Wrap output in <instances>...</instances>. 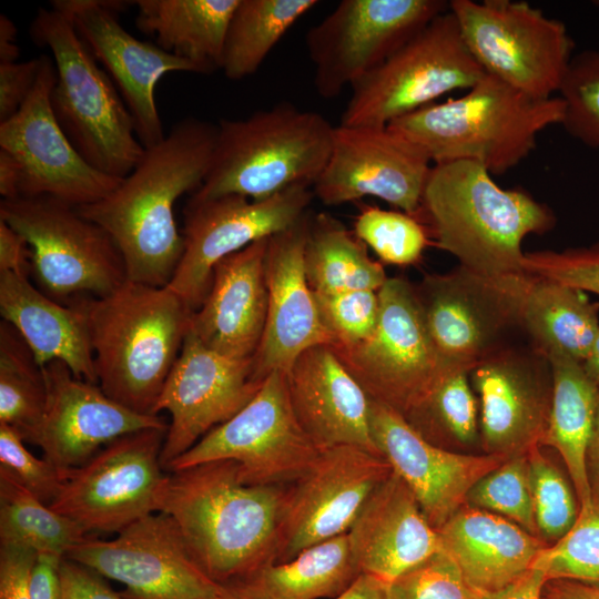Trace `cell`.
Returning a JSON list of instances; mask_svg holds the SVG:
<instances>
[{
  "label": "cell",
  "instance_id": "45",
  "mask_svg": "<svg viewBox=\"0 0 599 599\" xmlns=\"http://www.w3.org/2000/svg\"><path fill=\"white\" fill-rule=\"evenodd\" d=\"M564 103L561 125L588 148L599 150V49L572 57L559 90Z\"/></svg>",
  "mask_w": 599,
  "mask_h": 599
},
{
  "label": "cell",
  "instance_id": "59",
  "mask_svg": "<svg viewBox=\"0 0 599 599\" xmlns=\"http://www.w3.org/2000/svg\"><path fill=\"white\" fill-rule=\"evenodd\" d=\"M17 27L6 14H0V63L17 62L20 50Z\"/></svg>",
  "mask_w": 599,
  "mask_h": 599
},
{
  "label": "cell",
  "instance_id": "46",
  "mask_svg": "<svg viewBox=\"0 0 599 599\" xmlns=\"http://www.w3.org/2000/svg\"><path fill=\"white\" fill-rule=\"evenodd\" d=\"M456 562L439 551L388 583V599H479Z\"/></svg>",
  "mask_w": 599,
  "mask_h": 599
},
{
  "label": "cell",
  "instance_id": "57",
  "mask_svg": "<svg viewBox=\"0 0 599 599\" xmlns=\"http://www.w3.org/2000/svg\"><path fill=\"white\" fill-rule=\"evenodd\" d=\"M332 599H388V583L361 573L347 589Z\"/></svg>",
  "mask_w": 599,
  "mask_h": 599
},
{
  "label": "cell",
  "instance_id": "55",
  "mask_svg": "<svg viewBox=\"0 0 599 599\" xmlns=\"http://www.w3.org/2000/svg\"><path fill=\"white\" fill-rule=\"evenodd\" d=\"M547 581L544 572L530 568L518 579L497 591H480L479 599H542Z\"/></svg>",
  "mask_w": 599,
  "mask_h": 599
},
{
  "label": "cell",
  "instance_id": "4",
  "mask_svg": "<svg viewBox=\"0 0 599 599\" xmlns=\"http://www.w3.org/2000/svg\"><path fill=\"white\" fill-rule=\"evenodd\" d=\"M75 298L87 316L100 388L134 412L155 415L193 312L167 286L129 280L109 295Z\"/></svg>",
  "mask_w": 599,
  "mask_h": 599
},
{
  "label": "cell",
  "instance_id": "37",
  "mask_svg": "<svg viewBox=\"0 0 599 599\" xmlns=\"http://www.w3.org/2000/svg\"><path fill=\"white\" fill-rule=\"evenodd\" d=\"M317 0H240L229 23L222 71L230 80L254 74L284 34Z\"/></svg>",
  "mask_w": 599,
  "mask_h": 599
},
{
  "label": "cell",
  "instance_id": "13",
  "mask_svg": "<svg viewBox=\"0 0 599 599\" xmlns=\"http://www.w3.org/2000/svg\"><path fill=\"white\" fill-rule=\"evenodd\" d=\"M318 451L295 416L285 374L273 372L246 406L209 432L165 470L233 460L246 484L286 485L308 468Z\"/></svg>",
  "mask_w": 599,
  "mask_h": 599
},
{
  "label": "cell",
  "instance_id": "54",
  "mask_svg": "<svg viewBox=\"0 0 599 599\" xmlns=\"http://www.w3.org/2000/svg\"><path fill=\"white\" fill-rule=\"evenodd\" d=\"M31 248L24 237L0 220V272H13L29 276Z\"/></svg>",
  "mask_w": 599,
  "mask_h": 599
},
{
  "label": "cell",
  "instance_id": "43",
  "mask_svg": "<svg viewBox=\"0 0 599 599\" xmlns=\"http://www.w3.org/2000/svg\"><path fill=\"white\" fill-rule=\"evenodd\" d=\"M527 457L538 535L555 542L575 525L580 502L570 478L540 451L539 446Z\"/></svg>",
  "mask_w": 599,
  "mask_h": 599
},
{
  "label": "cell",
  "instance_id": "20",
  "mask_svg": "<svg viewBox=\"0 0 599 599\" xmlns=\"http://www.w3.org/2000/svg\"><path fill=\"white\" fill-rule=\"evenodd\" d=\"M432 166L420 148L388 126L339 124L312 190L324 205L373 196L417 217Z\"/></svg>",
  "mask_w": 599,
  "mask_h": 599
},
{
  "label": "cell",
  "instance_id": "2",
  "mask_svg": "<svg viewBox=\"0 0 599 599\" xmlns=\"http://www.w3.org/2000/svg\"><path fill=\"white\" fill-rule=\"evenodd\" d=\"M286 495V485L246 484L237 463L214 460L170 471L159 512L201 568L227 585L275 562Z\"/></svg>",
  "mask_w": 599,
  "mask_h": 599
},
{
  "label": "cell",
  "instance_id": "15",
  "mask_svg": "<svg viewBox=\"0 0 599 599\" xmlns=\"http://www.w3.org/2000/svg\"><path fill=\"white\" fill-rule=\"evenodd\" d=\"M313 197L306 184L261 201L240 195L191 196L184 209L183 253L166 286L194 313L206 298L220 261L292 227L307 213Z\"/></svg>",
  "mask_w": 599,
  "mask_h": 599
},
{
  "label": "cell",
  "instance_id": "63",
  "mask_svg": "<svg viewBox=\"0 0 599 599\" xmlns=\"http://www.w3.org/2000/svg\"><path fill=\"white\" fill-rule=\"evenodd\" d=\"M593 3H595L596 6H599V1H595Z\"/></svg>",
  "mask_w": 599,
  "mask_h": 599
},
{
  "label": "cell",
  "instance_id": "14",
  "mask_svg": "<svg viewBox=\"0 0 599 599\" xmlns=\"http://www.w3.org/2000/svg\"><path fill=\"white\" fill-rule=\"evenodd\" d=\"M448 8L445 0L341 1L305 35L317 94L338 97Z\"/></svg>",
  "mask_w": 599,
  "mask_h": 599
},
{
  "label": "cell",
  "instance_id": "30",
  "mask_svg": "<svg viewBox=\"0 0 599 599\" xmlns=\"http://www.w3.org/2000/svg\"><path fill=\"white\" fill-rule=\"evenodd\" d=\"M441 551L478 591H497L527 572L548 545L509 519L465 504L439 529Z\"/></svg>",
  "mask_w": 599,
  "mask_h": 599
},
{
  "label": "cell",
  "instance_id": "19",
  "mask_svg": "<svg viewBox=\"0 0 599 599\" xmlns=\"http://www.w3.org/2000/svg\"><path fill=\"white\" fill-rule=\"evenodd\" d=\"M390 473L383 456L362 447L342 445L319 450L287 487L275 562L347 534L369 496Z\"/></svg>",
  "mask_w": 599,
  "mask_h": 599
},
{
  "label": "cell",
  "instance_id": "41",
  "mask_svg": "<svg viewBox=\"0 0 599 599\" xmlns=\"http://www.w3.org/2000/svg\"><path fill=\"white\" fill-rule=\"evenodd\" d=\"M531 568L549 580H570L599 587V490L591 489L588 508H580L570 530L545 547Z\"/></svg>",
  "mask_w": 599,
  "mask_h": 599
},
{
  "label": "cell",
  "instance_id": "64",
  "mask_svg": "<svg viewBox=\"0 0 599 599\" xmlns=\"http://www.w3.org/2000/svg\"><path fill=\"white\" fill-rule=\"evenodd\" d=\"M542 599H544V597H542Z\"/></svg>",
  "mask_w": 599,
  "mask_h": 599
},
{
  "label": "cell",
  "instance_id": "9",
  "mask_svg": "<svg viewBox=\"0 0 599 599\" xmlns=\"http://www.w3.org/2000/svg\"><path fill=\"white\" fill-rule=\"evenodd\" d=\"M485 74L448 8L351 87L339 124L387 126L446 93L466 91Z\"/></svg>",
  "mask_w": 599,
  "mask_h": 599
},
{
  "label": "cell",
  "instance_id": "60",
  "mask_svg": "<svg viewBox=\"0 0 599 599\" xmlns=\"http://www.w3.org/2000/svg\"><path fill=\"white\" fill-rule=\"evenodd\" d=\"M586 464L591 489L599 490V400L592 433L587 448Z\"/></svg>",
  "mask_w": 599,
  "mask_h": 599
},
{
  "label": "cell",
  "instance_id": "31",
  "mask_svg": "<svg viewBox=\"0 0 599 599\" xmlns=\"http://www.w3.org/2000/svg\"><path fill=\"white\" fill-rule=\"evenodd\" d=\"M0 314L41 367L60 361L77 378L98 383L88 321L77 298L63 306L35 288L28 275L0 272Z\"/></svg>",
  "mask_w": 599,
  "mask_h": 599
},
{
  "label": "cell",
  "instance_id": "34",
  "mask_svg": "<svg viewBox=\"0 0 599 599\" xmlns=\"http://www.w3.org/2000/svg\"><path fill=\"white\" fill-rule=\"evenodd\" d=\"M547 359L551 368V402L539 446L558 451L580 508H588L591 486L586 455L599 400V385L589 377L581 362L562 355H551Z\"/></svg>",
  "mask_w": 599,
  "mask_h": 599
},
{
  "label": "cell",
  "instance_id": "23",
  "mask_svg": "<svg viewBox=\"0 0 599 599\" xmlns=\"http://www.w3.org/2000/svg\"><path fill=\"white\" fill-rule=\"evenodd\" d=\"M48 399L43 417L26 438L61 470L77 468L108 444L151 428H167L158 415L134 412L110 398L97 384L77 378L67 364L43 367Z\"/></svg>",
  "mask_w": 599,
  "mask_h": 599
},
{
  "label": "cell",
  "instance_id": "6",
  "mask_svg": "<svg viewBox=\"0 0 599 599\" xmlns=\"http://www.w3.org/2000/svg\"><path fill=\"white\" fill-rule=\"evenodd\" d=\"M207 174L192 197L268 199L291 186H313L324 170L334 128L321 113L280 102L217 124Z\"/></svg>",
  "mask_w": 599,
  "mask_h": 599
},
{
  "label": "cell",
  "instance_id": "47",
  "mask_svg": "<svg viewBox=\"0 0 599 599\" xmlns=\"http://www.w3.org/2000/svg\"><path fill=\"white\" fill-rule=\"evenodd\" d=\"M331 345H353L367 338L379 315L378 291L314 294Z\"/></svg>",
  "mask_w": 599,
  "mask_h": 599
},
{
  "label": "cell",
  "instance_id": "42",
  "mask_svg": "<svg viewBox=\"0 0 599 599\" xmlns=\"http://www.w3.org/2000/svg\"><path fill=\"white\" fill-rule=\"evenodd\" d=\"M354 234L382 262L398 266L418 262L429 244V233L416 216L375 206L359 212L355 219Z\"/></svg>",
  "mask_w": 599,
  "mask_h": 599
},
{
  "label": "cell",
  "instance_id": "22",
  "mask_svg": "<svg viewBox=\"0 0 599 599\" xmlns=\"http://www.w3.org/2000/svg\"><path fill=\"white\" fill-rule=\"evenodd\" d=\"M253 359H236L206 347L189 329L154 408L171 416L161 451L164 468L216 426L246 406L262 384Z\"/></svg>",
  "mask_w": 599,
  "mask_h": 599
},
{
  "label": "cell",
  "instance_id": "49",
  "mask_svg": "<svg viewBox=\"0 0 599 599\" xmlns=\"http://www.w3.org/2000/svg\"><path fill=\"white\" fill-rule=\"evenodd\" d=\"M522 267L527 274L599 296V243L564 251L525 253Z\"/></svg>",
  "mask_w": 599,
  "mask_h": 599
},
{
  "label": "cell",
  "instance_id": "26",
  "mask_svg": "<svg viewBox=\"0 0 599 599\" xmlns=\"http://www.w3.org/2000/svg\"><path fill=\"white\" fill-rule=\"evenodd\" d=\"M546 361L537 352L529 356L498 349L470 372L487 454L514 457L539 446L551 402L539 378Z\"/></svg>",
  "mask_w": 599,
  "mask_h": 599
},
{
  "label": "cell",
  "instance_id": "56",
  "mask_svg": "<svg viewBox=\"0 0 599 599\" xmlns=\"http://www.w3.org/2000/svg\"><path fill=\"white\" fill-rule=\"evenodd\" d=\"M544 599H599V587L570 580H549Z\"/></svg>",
  "mask_w": 599,
  "mask_h": 599
},
{
  "label": "cell",
  "instance_id": "36",
  "mask_svg": "<svg viewBox=\"0 0 599 599\" xmlns=\"http://www.w3.org/2000/svg\"><path fill=\"white\" fill-rule=\"evenodd\" d=\"M304 265L314 294L377 292L388 278L383 265L368 255L367 246L326 212L311 216Z\"/></svg>",
  "mask_w": 599,
  "mask_h": 599
},
{
  "label": "cell",
  "instance_id": "17",
  "mask_svg": "<svg viewBox=\"0 0 599 599\" xmlns=\"http://www.w3.org/2000/svg\"><path fill=\"white\" fill-rule=\"evenodd\" d=\"M54 82V62L41 54L31 94L17 114L0 123V149L20 166V197L48 196L80 207L108 196L122 179L91 166L68 139L51 106Z\"/></svg>",
  "mask_w": 599,
  "mask_h": 599
},
{
  "label": "cell",
  "instance_id": "35",
  "mask_svg": "<svg viewBox=\"0 0 599 599\" xmlns=\"http://www.w3.org/2000/svg\"><path fill=\"white\" fill-rule=\"evenodd\" d=\"M359 575L344 534L313 545L287 561L267 564L226 586L242 599H332Z\"/></svg>",
  "mask_w": 599,
  "mask_h": 599
},
{
  "label": "cell",
  "instance_id": "32",
  "mask_svg": "<svg viewBox=\"0 0 599 599\" xmlns=\"http://www.w3.org/2000/svg\"><path fill=\"white\" fill-rule=\"evenodd\" d=\"M240 0H138L136 28L196 73L222 70L230 19Z\"/></svg>",
  "mask_w": 599,
  "mask_h": 599
},
{
  "label": "cell",
  "instance_id": "12",
  "mask_svg": "<svg viewBox=\"0 0 599 599\" xmlns=\"http://www.w3.org/2000/svg\"><path fill=\"white\" fill-rule=\"evenodd\" d=\"M167 428H151L108 444L83 465L64 470L54 511L88 532H120L159 512L165 483L161 451Z\"/></svg>",
  "mask_w": 599,
  "mask_h": 599
},
{
  "label": "cell",
  "instance_id": "1",
  "mask_svg": "<svg viewBox=\"0 0 599 599\" xmlns=\"http://www.w3.org/2000/svg\"><path fill=\"white\" fill-rule=\"evenodd\" d=\"M217 128L197 118L176 122L164 139L144 149L134 169L104 199L75 207L113 240L126 280L166 286L183 253L174 215L176 201L202 185Z\"/></svg>",
  "mask_w": 599,
  "mask_h": 599
},
{
  "label": "cell",
  "instance_id": "61",
  "mask_svg": "<svg viewBox=\"0 0 599 599\" xmlns=\"http://www.w3.org/2000/svg\"><path fill=\"white\" fill-rule=\"evenodd\" d=\"M582 366L589 377L599 385V332Z\"/></svg>",
  "mask_w": 599,
  "mask_h": 599
},
{
  "label": "cell",
  "instance_id": "38",
  "mask_svg": "<svg viewBox=\"0 0 599 599\" xmlns=\"http://www.w3.org/2000/svg\"><path fill=\"white\" fill-rule=\"evenodd\" d=\"M87 538L81 526L54 511L0 468V544L65 558Z\"/></svg>",
  "mask_w": 599,
  "mask_h": 599
},
{
  "label": "cell",
  "instance_id": "48",
  "mask_svg": "<svg viewBox=\"0 0 599 599\" xmlns=\"http://www.w3.org/2000/svg\"><path fill=\"white\" fill-rule=\"evenodd\" d=\"M23 441L16 428L0 423V468L7 470L44 504L50 505L60 491L64 470L45 458L35 457Z\"/></svg>",
  "mask_w": 599,
  "mask_h": 599
},
{
  "label": "cell",
  "instance_id": "16",
  "mask_svg": "<svg viewBox=\"0 0 599 599\" xmlns=\"http://www.w3.org/2000/svg\"><path fill=\"white\" fill-rule=\"evenodd\" d=\"M65 558L122 583L125 599H216L225 591L196 562L164 512L132 522L112 540L88 537Z\"/></svg>",
  "mask_w": 599,
  "mask_h": 599
},
{
  "label": "cell",
  "instance_id": "51",
  "mask_svg": "<svg viewBox=\"0 0 599 599\" xmlns=\"http://www.w3.org/2000/svg\"><path fill=\"white\" fill-rule=\"evenodd\" d=\"M37 552L30 548L1 544L0 599H32L29 578Z\"/></svg>",
  "mask_w": 599,
  "mask_h": 599
},
{
  "label": "cell",
  "instance_id": "53",
  "mask_svg": "<svg viewBox=\"0 0 599 599\" xmlns=\"http://www.w3.org/2000/svg\"><path fill=\"white\" fill-rule=\"evenodd\" d=\"M62 559L63 557L53 554H37L29 578L32 599H61Z\"/></svg>",
  "mask_w": 599,
  "mask_h": 599
},
{
  "label": "cell",
  "instance_id": "5",
  "mask_svg": "<svg viewBox=\"0 0 599 599\" xmlns=\"http://www.w3.org/2000/svg\"><path fill=\"white\" fill-rule=\"evenodd\" d=\"M559 97L536 99L485 74L457 98L434 102L387 126L415 143L433 164L473 161L491 175L520 164L539 134L560 124Z\"/></svg>",
  "mask_w": 599,
  "mask_h": 599
},
{
  "label": "cell",
  "instance_id": "39",
  "mask_svg": "<svg viewBox=\"0 0 599 599\" xmlns=\"http://www.w3.org/2000/svg\"><path fill=\"white\" fill-rule=\"evenodd\" d=\"M48 387L41 367L18 331L0 324V423L16 428L23 439L41 422Z\"/></svg>",
  "mask_w": 599,
  "mask_h": 599
},
{
  "label": "cell",
  "instance_id": "18",
  "mask_svg": "<svg viewBox=\"0 0 599 599\" xmlns=\"http://www.w3.org/2000/svg\"><path fill=\"white\" fill-rule=\"evenodd\" d=\"M527 273L490 281L463 267L427 275L415 287L443 372L470 373L498 351L500 335L518 324L519 297Z\"/></svg>",
  "mask_w": 599,
  "mask_h": 599
},
{
  "label": "cell",
  "instance_id": "3",
  "mask_svg": "<svg viewBox=\"0 0 599 599\" xmlns=\"http://www.w3.org/2000/svg\"><path fill=\"white\" fill-rule=\"evenodd\" d=\"M417 219L460 267L490 281L526 274L524 240L556 223L545 204L524 190L500 187L473 161L433 164Z\"/></svg>",
  "mask_w": 599,
  "mask_h": 599
},
{
  "label": "cell",
  "instance_id": "40",
  "mask_svg": "<svg viewBox=\"0 0 599 599\" xmlns=\"http://www.w3.org/2000/svg\"><path fill=\"white\" fill-rule=\"evenodd\" d=\"M468 375L467 372L444 374L405 418L427 440L432 441L438 435L463 444H473L477 439V403Z\"/></svg>",
  "mask_w": 599,
  "mask_h": 599
},
{
  "label": "cell",
  "instance_id": "29",
  "mask_svg": "<svg viewBox=\"0 0 599 599\" xmlns=\"http://www.w3.org/2000/svg\"><path fill=\"white\" fill-rule=\"evenodd\" d=\"M347 536L359 572L386 583L441 551L437 530L393 470L369 496Z\"/></svg>",
  "mask_w": 599,
  "mask_h": 599
},
{
  "label": "cell",
  "instance_id": "25",
  "mask_svg": "<svg viewBox=\"0 0 599 599\" xmlns=\"http://www.w3.org/2000/svg\"><path fill=\"white\" fill-rule=\"evenodd\" d=\"M309 221L307 212L292 227L268 238L265 256L267 315L260 346L252 358V377L258 384L273 372L286 374L306 349L333 343L305 273L304 251Z\"/></svg>",
  "mask_w": 599,
  "mask_h": 599
},
{
  "label": "cell",
  "instance_id": "50",
  "mask_svg": "<svg viewBox=\"0 0 599 599\" xmlns=\"http://www.w3.org/2000/svg\"><path fill=\"white\" fill-rule=\"evenodd\" d=\"M41 68V55L0 63V123L12 118L31 94Z\"/></svg>",
  "mask_w": 599,
  "mask_h": 599
},
{
  "label": "cell",
  "instance_id": "11",
  "mask_svg": "<svg viewBox=\"0 0 599 599\" xmlns=\"http://www.w3.org/2000/svg\"><path fill=\"white\" fill-rule=\"evenodd\" d=\"M374 332L353 345H329L368 397L406 418L445 374L415 287L398 277L378 290Z\"/></svg>",
  "mask_w": 599,
  "mask_h": 599
},
{
  "label": "cell",
  "instance_id": "10",
  "mask_svg": "<svg viewBox=\"0 0 599 599\" xmlns=\"http://www.w3.org/2000/svg\"><path fill=\"white\" fill-rule=\"evenodd\" d=\"M0 220L28 242L31 271L41 291L57 302L105 296L126 281L111 236L69 204L48 196L1 200Z\"/></svg>",
  "mask_w": 599,
  "mask_h": 599
},
{
  "label": "cell",
  "instance_id": "28",
  "mask_svg": "<svg viewBox=\"0 0 599 599\" xmlns=\"http://www.w3.org/2000/svg\"><path fill=\"white\" fill-rule=\"evenodd\" d=\"M268 238L220 261L190 329L210 349L236 359L255 355L266 323L265 256Z\"/></svg>",
  "mask_w": 599,
  "mask_h": 599
},
{
  "label": "cell",
  "instance_id": "8",
  "mask_svg": "<svg viewBox=\"0 0 599 599\" xmlns=\"http://www.w3.org/2000/svg\"><path fill=\"white\" fill-rule=\"evenodd\" d=\"M449 10L486 74L536 99L559 92L575 55L562 21L516 0H451Z\"/></svg>",
  "mask_w": 599,
  "mask_h": 599
},
{
  "label": "cell",
  "instance_id": "62",
  "mask_svg": "<svg viewBox=\"0 0 599 599\" xmlns=\"http://www.w3.org/2000/svg\"><path fill=\"white\" fill-rule=\"evenodd\" d=\"M216 599H242V598L240 596H237L233 590H231L225 585V591L220 597H217Z\"/></svg>",
  "mask_w": 599,
  "mask_h": 599
},
{
  "label": "cell",
  "instance_id": "21",
  "mask_svg": "<svg viewBox=\"0 0 599 599\" xmlns=\"http://www.w3.org/2000/svg\"><path fill=\"white\" fill-rule=\"evenodd\" d=\"M128 2L105 0H53L51 7L64 14L93 58L109 74L134 123L144 149L165 134L155 102V88L169 72H192L189 62L155 43L141 41L126 31L118 13Z\"/></svg>",
  "mask_w": 599,
  "mask_h": 599
},
{
  "label": "cell",
  "instance_id": "27",
  "mask_svg": "<svg viewBox=\"0 0 599 599\" xmlns=\"http://www.w3.org/2000/svg\"><path fill=\"white\" fill-rule=\"evenodd\" d=\"M285 377L295 416L318 450L349 445L380 455L370 433V399L329 345L303 352Z\"/></svg>",
  "mask_w": 599,
  "mask_h": 599
},
{
  "label": "cell",
  "instance_id": "52",
  "mask_svg": "<svg viewBox=\"0 0 599 599\" xmlns=\"http://www.w3.org/2000/svg\"><path fill=\"white\" fill-rule=\"evenodd\" d=\"M101 575L68 558L60 565L61 599H125Z\"/></svg>",
  "mask_w": 599,
  "mask_h": 599
},
{
  "label": "cell",
  "instance_id": "7",
  "mask_svg": "<svg viewBox=\"0 0 599 599\" xmlns=\"http://www.w3.org/2000/svg\"><path fill=\"white\" fill-rule=\"evenodd\" d=\"M30 35L52 53L55 82L51 106L68 139L91 166L125 177L141 160L144 148L109 74L69 19L52 7L38 9Z\"/></svg>",
  "mask_w": 599,
  "mask_h": 599
},
{
  "label": "cell",
  "instance_id": "24",
  "mask_svg": "<svg viewBox=\"0 0 599 599\" xmlns=\"http://www.w3.org/2000/svg\"><path fill=\"white\" fill-rule=\"evenodd\" d=\"M369 425L377 450L412 490L436 530L466 504L477 481L510 458L445 449L423 437L399 413L373 399Z\"/></svg>",
  "mask_w": 599,
  "mask_h": 599
},
{
  "label": "cell",
  "instance_id": "58",
  "mask_svg": "<svg viewBox=\"0 0 599 599\" xmlns=\"http://www.w3.org/2000/svg\"><path fill=\"white\" fill-rule=\"evenodd\" d=\"M21 171L16 159L0 149V194L2 200L20 197Z\"/></svg>",
  "mask_w": 599,
  "mask_h": 599
},
{
  "label": "cell",
  "instance_id": "33",
  "mask_svg": "<svg viewBox=\"0 0 599 599\" xmlns=\"http://www.w3.org/2000/svg\"><path fill=\"white\" fill-rule=\"evenodd\" d=\"M518 324L546 358L562 355L582 363L599 332V304L580 290L528 274L519 297Z\"/></svg>",
  "mask_w": 599,
  "mask_h": 599
},
{
  "label": "cell",
  "instance_id": "44",
  "mask_svg": "<svg viewBox=\"0 0 599 599\" xmlns=\"http://www.w3.org/2000/svg\"><path fill=\"white\" fill-rule=\"evenodd\" d=\"M466 504L505 517L539 537L527 454L508 458L484 476L469 490Z\"/></svg>",
  "mask_w": 599,
  "mask_h": 599
}]
</instances>
